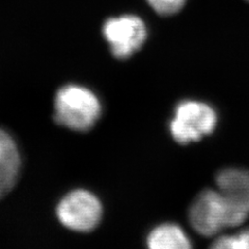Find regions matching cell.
I'll use <instances>...</instances> for the list:
<instances>
[{
  "label": "cell",
  "mask_w": 249,
  "mask_h": 249,
  "mask_svg": "<svg viewBox=\"0 0 249 249\" xmlns=\"http://www.w3.org/2000/svg\"><path fill=\"white\" fill-rule=\"evenodd\" d=\"M21 156L12 136L0 129V199L9 194L18 181Z\"/></svg>",
  "instance_id": "cell-7"
},
{
  "label": "cell",
  "mask_w": 249,
  "mask_h": 249,
  "mask_svg": "<svg viewBox=\"0 0 249 249\" xmlns=\"http://www.w3.org/2000/svg\"><path fill=\"white\" fill-rule=\"evenodd\" d=\"M102 31L112 55L119 59L131 57L142 48L147 36L144 22L134 15L108 19Z\"/></svg>",
  "instance_id": "cell-5"
},
{
  "label": "cell",
  "mask_w": 249,
  "mask_h": 249,
  "mask_svg": "<svg viewBox=\"0 0 249 249\" xmlns=\"http://www.w3.org/2000/svg\"><path fill=\"white\" fill-rule=\"evenodd\" d=\"M246 1H248V2H249V0H246Z\"/></svg>",
  "instance_id": "cell-11"
},
{
  "label": "cell",
  "mask_w": 249,
  "mask_h": 249,
  "mask_svg": "<svg viewBox=\"0 0 249 249\" xmlns=\"http://www.w3.org/2000/svg\"><path fill=\"white\" fill-rule=\"evenodd\" d=\"M102 106L90 89L68 84L57 90L54 99V120L72 131L87 132L99 121Z\"/></svg>",
  "instance_id": "cell-1"
},
{
  "label": "cell",
  "mask_w": 249,
  "mask_h": 249,
  "mask_svg": "<svg viewBox=\"0 0 249 249\" xmlns=\"http://www.w3.org/2000/svg\"><path fill=\"white\" fill-rule=\"evenodd\" d=\"M188 219L192 229L204 237H213L223 229L236 227L231 208L218 189L204 190L194 198Z\"/></svg>",
  "instance_id": "cell-3"
},
{
  "label": "cell",
  "mask_w": 249,
  "mask_h": 249,
  "mask_svg": "<svg viewBox=\"0 0 249 249\" xmlns=\"http://www.w3.org/2000/svg\"><path fill=\"white\" fill-rule=\"evenodd\" d=\"M152 9L161 16H171L180 12L186 0H147Z\"/></svg>",
  "instance_id": "cell-10"
},
{
  "label": "cell",
  "mask_w": 249,
  "mask_h": 249,
  "mask_svg": "<svg viewBox=\"0 0 249 249\" xmlns=\"http://www.w3.org/2000/svg\"><path fill=\"white\" fill-rule=\"evenodd\" d=\"M212 247L219 249H249V229L242 231L237 235L217 238Z\"/></svg>",
  "instance_id": "cell-9"
},
{
  "label": "cell",
  "mask_w": 249,
  "mask_h": 249,
  "mask_svg": "<svg viewBox=\"0 0 249 249\" xmlns=\"http://www.w3.org/2000/svg\"><path fill=\"white\" fill-rule=\"evenodd\" d=\"M146 245L151 249H188L191 242L180 225L163 223L147 235Z\"/></svg>",
  "instance_id": "cell-8"
},
{
  "label": "cell",
  "mask_w": 249,
  "mask_h": 249,
  "mask_svg": "<svg viewBox=\"0 0 249 249\" xmlns=\"http://www.w3.org/2000/svg\"><path fill=\"white\" fill-rule=\"evenodd\" d=\"M217 124V113L207 103L185 100L178 104L169 124V131L178 143L188 144L212 134Z\"/></svg>",
  "instance_id": "cell-2"
},
{
  "label": "cell",
  "mask_w": 249,
  "mask_h": 249,
  "mask_svg": "<svg viewBox=\"0 0 249 249\" xmlns=\"http://www.w3.org/2000/svg\"><path fill=\"white\" fill-rule=\"evenodd\" d=\"M59 222L67 229L88 232L95 230L103 215V207L95 194L77 189L61 198L56 208Z\"/></svg>",
  "instance_id": "cell-4"
},
{
  "label": "cell",
  "mask_w": 249,
  "mask_h": 249,
  "mask_svg": "<svg viewBox=\"0 0 249 249\" xmlns=\"http://www.w3.org/2000/svg\"><path fill=\"white\" fill-rule=\"evenodd\" d=\"M217 188L232 205L249 214V171L227 168L216 177Z\"/></svg>",
  "instance_id": "cell-6"
}]
</instances>
